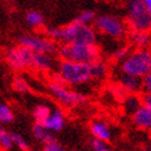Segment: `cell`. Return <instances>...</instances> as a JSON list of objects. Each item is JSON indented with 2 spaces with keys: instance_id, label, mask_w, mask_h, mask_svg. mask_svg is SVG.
Returning <instances> with one entry per match:
<instances>
[{
  "instance_id": "cell-1",
  "label": "cell",
  "mask_w": 151,
  "mask_h": 151,
  "mask_svg": "<svg viewBox=\"0 0 151 151\" xmlns=\"http://www.w3.org/2000/svg\"><path fill=\"white\" fill-rule=\"evenodd\" d=\"M43 35L57 43H78V45H98V32L93 26L72 21L65 26L43 29Z\"/></svg>"
},
{
  "instance_id": "cell-2",
  "label": "cell",
  "mask_w": 151,
  "mask_h": 151,
  "mask_svg": "<svg viewBox=\"0 0 151 151\" xmlns=\"http://www.w3.org/2000/svg\"><path fill=\"white\" fill-rule=\"evenodd\" d=\"M51 79L72 88L84 86L92 81L89 65L60 60L57 67H56V71L52 73Z\"/></svg>"
},
{
  "instance_id": "cell-3",
  "label": "cell",
  "mask_w": 151,
  "mask_h": 151,
  "mask_svg": "<svg viewBox=\"0 0 151 151\" xmlns=\"http://www.w3.org/2000/svg\"><path fill=\"white\" fill-rule=\"evenodd\" d=\"M57 56L61 61H73L89 65L102 57V50L98 45H78V43H61Z\"/></svg>"
},
{
  "instance_id": "cell-4",
  "label": "cell",
  "mask_w": 151,
  "mask_h": 151,
  "mask_svg": "<svg viewBox=\"0 0 151 151\" xmlns=\"http://www.w3.org/2000/svg\"><path fill=\"white\" fill-rule=\"evenodd\" d=\"M118 65L120 72L139 78L145 77L151 71V48L131 50L127 57Z\"/></svg>"
},
{
  "instance_id": "cell-5",
  "label": "cell",
  "mask_w": 151,
  "mask_h": 151,
  "mask_svg": "<svg viewBox=\"0 0 151 151\" xmlns=\"http://www.w3.org/2000/svg\"><path fill=\"white\" fill-rule=\"evenodd\" d=\"M124 21L129 31L151 32V15L141 0H128Z\"/></svg>"
},
{
  "instance_id": "cell-6",
  "label": "cell",
  "mask_w": 151,
  "mask_h": 151,
  "mask_svg": "<svg viewBox=\"0 0 151 151\" xmlns=\"http://www.w3.org/2000/svg\"><path fill=\"white\" fill-rule=\"evenodd\" d=\"M48 93L57 100V102L66 106V108H77L79 105H83L87 102L86 94L79 91H76L74 88L68 87L63 83H58L55 81H50L47 84Z\"/></svg>"
},
{
  "instance_id": "cell-7",
  "label": "cell",
  "mask_w": 151,
  "mask_h": 151,
  "mask_svg": "<svg viewBox=\"0 0 151 151\" xmlns=\"http://www.w3.org/2000/svg\"><path fill=\"white\" fill-rule=\"evenodd\" d=\"M97 32L103 34L113 40H123L128 36V26L124 20L114 15H100L97 16L93 22Z\"/></svg>"
},
{
  "instance_id": "cell-8",
  "label": "cell",
  "mask_w": 151,
  "mask_h": 151,
  "mask_svg": "<svg viewBox=\"0 0 151 151\" xmlns=\"http://www.w3.org/2000/svg\"><path fill=\"white\" fill-rule=\"evenodd\" d=\"M17 45L26 47L32 52L55 56L57 55L60 43L51 40L43 34H22L19 36Z\"/></svg>"
},
{
  "instance_id": "cell-9",
  "label": "cell",
  "mask_w": 151,
  "mask_h": 151,
  "mask_svg": "<svg viewBox=\"0 0 151 151\" xmlns=\"http://www.w3.org/2000/svg\"><path fill=\"white\" fill-rule=\"evenodd\" d=\"M3 57L5 63L8 65L11 70L16 72H20L24 70L30 68L31 65V57H32V51H30L29 48L16 45L11 46L4 50Z\"/></svg>"
},
{
  "instance_id": "cell-10",
  "label": "cell",
  "mask_w": 151,
  "mask_h": 151,
  "mask_svg": "<svg viewBox=\"0 0 151 151\" xmlns=\"http://www.w3.org/2000/svg\"><path fill=\"white\" fill-rule=\"evenodd\" d=\"M56 67H57V62H56L55 56L32 52L30 68H32V70L40 73H53Z\"/></svg>"
},
{
  "instance_id": "cell-11",
  "label": "cell",
  "mask_w": 151,
  "mask_h": 151,
  "mask_svg": "<svg viewBox=\"0 0 151 151\" xmlns=\"http://www.w3.org/2000/svg\"><path fill=\"white\" fill-rule=\"evenodd\" d=\"M115 82L128 94H141L142 93V79L139 77L120 72L118 70L115 74Z\"/></svg>"
},
{
  "instance_id": "cell-12",
  "label": "cell",
  "mask_w": 151,
  "mask_h": 151,
  "mask_svg": "<svg viewBox=\"0 0 151 151\" xmlns=\"http://www.w3.org/2000/svg\"><path fill=\"white\" fill-rule=\"evenodd\" d=\"M89 131H91L93 139L102 140L105 142L110 141L111 137H113V133H111L110 127L108 125V123L102 120V119L92 120L89 124Z\"/></svg>"
},
{
  "instance_id": "cell-13",
  "label": "cell",
  "mask_w": 151,
  "mask_h": 151,
  "mask_svg": "<svg viewBox=\"0 0 151 151\" xmlns=\"http://www.w3.org/2000/svg\"><path fill=\"white\" fill-rule=\"evenodd\" d=\"M89 72H91V78L96 82H102L108 78L110 73V65L108 61L104 58H98L89 63Z\"/></svg>"
},
{
  "instance_id": "cell-14",
  "label": "cell",
  "mask_w": 151,
  "mask_h": 151,
  "mask_svg": "<svg viewBox=\"0 0 151 151\" xmlns=\"http://www.w3.org/2000/svg\"><path fill=\"white\" fill-rule=\"evenodd\" d=\"M43 125L52 133H58L66 125V113L63 109H52Z\"/></svg>"
},
{
  "instance_id": "cell-15",
  "label": "cell",
  "mask_w": 151,
  "mask_h": 151,
  "mask_svg": "<svg viewBox=\"0 0 151 151\" xmlns=\"http://www.w3.org/2000/svg\"><path fill=\"white\" fill-rule=\"evenodd\" d=\"M131 119H133V123L135 127H137L141 130L151 133V109L150 108H147V106L142 104L140 108L131 115Z\"/></svg>"
},
{
  "instance_id": "cell-16",
  "label": "cell",
  "mask_w": 151,
  "mask_h": 151,
  "mask_svg": "<svg viewBox=\"0 0 151 151\" xmlns=\"http://www.w3.org/2000/svg\"><path fill=\"white\" fill-rule=\"evenodd\" d=\"M129 46L133 48L142 50L151 48V32H144V31H129L128 32Z\"/></svg>"
},
{
  "instance_id": "cell-17",
  "label": "cell",
  "mask_w": 151,
  "mask_h": 151,
  "mask_svg": "<svg viewBox=\"0 0 151 151\" xmlns=\"http://www.w3.org/2000/svg\"><path fill=\"white\" fill-rule=\"evenodd\" d=\"M32 135L35 137V140L39 141L40 144H42L43 146L56 141L55 133H52L51 130H48L43 124L35 123L32 125Z\"/></svg>"
},
{
  "instance_id": "cell-18",
  "label": "cell",
  "mask_w": 151,
  "mask_h": 151,
  "mask_svg": "<svg viewBox=\"0 0 151 151\" xmlns=\"http://www.w3.org/2000/svg\"><path fill=\"white\" fill-rule=\"evenodd\" d=\"M141 105H142V99L140 94H127L125 98L122 100L123 109L129 115H133Z\"/></svg>"
},
{
  "instance_id": "cell-19",
  "label": "cell",
  "mask_w": 151,
  "mask_h": 151,
  "mask_svg": "<svg viewBox=\"0 0 151 151\" xmlns=\"http://www.w3.org/2000/svg\"><path fill=\"white\" fill-rule=\"evenodd\" d=\"M25 21H26V24L32 29L39 30V29L45 27V17H43L42 14L39 11L31 10V11L26 12V15H25Z\"/></svg>"
},
{
  "instance_id": "cell-20",
  "label": "cell",
  "mask_w": 151,
  "mask_h": 151,
  "mask_svg": "<svg viewBox=\"0 0 151 151\" xmlns=\"http://www.w3.org/2000/svg\"><path fill=\"white\" fill-rule=\"evenodd\" d=\"M51 108L46 104H39L36 105L34 110H32V118L35 123H39V124H43L46 122V119L48 118L50 113H51Z\"/></svg>"
},
{
  "instance_id": "cell-21",
  "label": "cell",
  "mask_w": 151,
  "mask_h": 151,
  "mask_svg": "<svg viewBox=\"0 0 151 151\" xmlns=\"http://www.w3.org/2000/svg\"><path fill=\"white\" fill-rule=\"evenodd\" d=\"M12 88L17 92V93H21V94H26L31 92V86L29 83V81L22 77V76L17 74L12 78V83H11Z\"/></svg>"
},
{
  "instance_id": "cell-22",
  "label": "cell",
  "mask_w": 151,
  "mask_h": 151,
  "mask_svg": "<svg viewBox=\"0 0 151 151\" xmlns=\"http://www.w3.org/2000/svg\"><path fill=\"white\" fill-rule=\"evenodd\" d=\"M15 119L14 110L11 109V106L5 104V103H0V125H8L11 124Z\"/></svg>"
},
{
  "instance_id": "cell-23",
  "label": "cell",
  "mask_w": 151,
  "mask_h": 151,
  "mask_svg": "<svg viewBox=\"0 0 151 151\" xmlns=\"http://www.w3.org/2000/svg\"><path fill=\"white\" fill-rule=\"evenodd\" d=\"M0 147L4 151H11L14 147V144L11 140V133L6 130L3 125H0Z\"/></svg>"
},
{
  "instance_id": "cell-24",
  "label": "cell",
  "mask_w": 151,
  "mask_h": 151,
  "mask_svg": "<svg viewBox=\"0 0 151 151\" xmlns=\"http://www.w3.org/2000/svg\"><path fill=\"white\" fill-rule=\"evenodd\" d=\"M10 133H11L12 144H14L15 147H17L19 150H21V151H30L31 150V146H30L29 141L25 139L20 133H16V131H10Z\"/></svg>"
},
{
  "instance_id": "cell-25",
  "label": "cell",
  "mask_w": 151,
  "mask_h": 151,
  "mask_svg": "<svg viewBox=\"0 0 151 151\" xmlns=\"http://www.w3.org/2000/svg\"><path fill=\"white\" fill-rule=\"evenodd\" d=\"M131 51L130 46L129 45H122V46H118L116 48H114L110 53V58L111 61L116 62V63H120V62L127 57L129 55V52Z\"/></svg>"
},
{
  "instance_id": "cell-26",
  "label": "cell",
  "mask_w": 151,
  "mask_h": 151,
  "mask_svg": "<svg viewBox=\"0 0 151 151\" xmlns=\"http://www.w3.org/2000/svg\"><path fill=\"white\" fill-rule=\"evenodd\" d=\"M96 17H97V15L94 11L83 10L78 14V16L76 17L74 21H77L78 24H82V25H89V26H92V24L94 22V20H96Z\"/></svg>"
},
{
  "instance_id": "cell-27",
  "label": "cell",
  "mask_w": 151,
  "mask_h": 151,
  "mask_svg": "<svg viewBox=\"0 0 151 151\" xmlns=\"http://www.w3.org/2000/svg\"><path fill=\"white\" fill-rule=\"evenodd\" d=\"M89 147L92 151H115L108 145V142L93 139V137L89 140Z\"/></svg>"
},
{
  "instance_id": "cell-28",
  "label": "cell",
  "mask_w": 151,
  "mask_h": 151,
  "mask_svg": "<svg viewBox=\"0 0 151 151\" xmlns=\"http://www.w3.org/2000/svg\"><path fill=\"white\" fill-rule=\"evenodd\" d=\"M141 79H142V93L151 94V71Z\"/></svg>"
},
{
  "instance_id": "cell-29",
  "label": "cell",
  "mask_w": 151,
  "mask_h": 151,
  "mask_svg": "<svg viewBox=\"0 0 151 151\" xmlns=\"http://www.w3.org/2000/svg\"><path fill=\"white\" fill-rule=\"evenodd\" d=\"M42 151H67V150L62 146L61 144H58L57 141H55V142L48 144V145H45L43 149H42Z\"/></svg>"
},
{
  "instance_id": "cell-30",
  "label": "cell",
  "mask_w": 151,
  "mask_h": 151,
  "mask_svg": "<svg viewBox=\"0 0 151 151\" xmlns=\"http://www.w3.org/2000/svg\"><path fill=\"white\" fill-rule=\"evenodd\" d=\"M141 99H142V104L151 109V94H142Z\"/></svg>"
},
{
  "instance_id": "cell-31",
  "label": "cell",
  "mask_w": 151,
  "mask_h": 151,
  "mask_svg": "<svg viewBox=\"0 0 151 151\" xmlns=\"http://www.w3.org/2000/svg\"><path fill=\"white\" fill-rule=\"evenodd\" d=\"M73 151H83V150H73Z\"/></svg>"
},
{
  "instance_id": "cell-32",
  "label": "cell",
  "mask_w": 151,
  "mask_h": 151,
  "mask_svg": "<svg viewBox=\"0 0 151 151\" xmlns=\"http://www.w3.org/2000/svg\"><path fill=\"white\" fill-rule=\"evenodd\" d=\"M145 151H151V150H150V149H147V150H145Z\"/></svg>"
},
{
  "instance_id": "cell-33",
  "label": "cell",
  "mask_w": 151,
  "mask_h": 151,
  "mask_svg": "<svg viewBox=\"0 0 151 151\" xmlns=\"http://www.w3.org/2000/svg\"><path fill=\"white\" fill-rule=\"evenodd\" d=\"M36 151H42V150H36Z\"/></svg>"
}]
</instances>
